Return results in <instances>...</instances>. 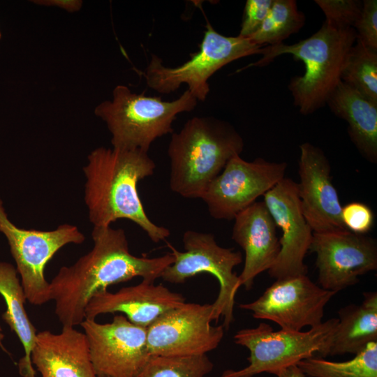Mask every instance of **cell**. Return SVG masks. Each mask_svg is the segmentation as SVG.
I'll return each instance as SVG.
<instances>
[{
	"mask_svg": "<svg viewBox=\"0 0 377 377\" xmlns=\"http://www.w3.org/2000/svg\"><path fill=\"white\" fill-rule=\"evenodd\" d=\"M1 32H0V38H1Z\"/></svg>",
	"mask_w": 377,
	"mask_h": 377,
	"instance_id": "35",
	"label": "cell"
},
{
	"mask_svg": "<svg viewBox=\"0 0 377 377\" xmlns=\"http://www.w3.org/2000/svg\"><path fill=\"white\" fill-rule=\"evenodd\" d=\"M287 163L262 158L246 161L233 156L209 184L200 199L212 217L232 220L285 177Z\"/></svg>",
	"mask_w": 377,
	"mask_h": 377,
	"instance_id": "10",
	"label": "cell"
},
{
	"mask_svg": "<svg viewBox=\"0 0 377 377\" xmlns=\"http://www.w3.org/2000/svg\"><path fill=\"white\" fill-rule=\"evenodd\" d=\"M353 29L357 39L377 51V1L364 0L360 15Z\"/></svg>",
	"mask_w": 377,
	"mask_h": 377,
	"instance_id": "28",
	"label": "cell"
},
{
	"mask_svg": "<svg viewBox=\"0 0 377 377\" xmlns=\"http://www.w3.org/2000/svg\"><path fill=\"white\" fill-rule=\"evenodd\" d=\"M212 304L186 303L165 313L147 327L150 355H206L221 341L223 325L213 326Z\"/></svg>",
	"mask_w": 377,
	"mask_h": 377,
	"instance_id": "12",
	"label": "cell"
},
{
	"mask_svg": "<svg viewBox=\"0 0 377 377\" xmlns=\"http://www.w3.org/2000/svg\"><path fill=\"white\" fill-rule=\"evenodd\" d=\"M338 323L328 345V355H357L377 341V293H364L360 304H350L338 311Z\"/></svg>",
	"mask_w": 377,
	"mask_h": 377,
	"instance_id": "21",
	"label": "cell"
},
{
	"mask_svg": "<svg viewBox=\"0 0 377 377\" xmlns=\"http://www.w3.org/2000/svg\"><path fill=\"white\" fill-rule=\"evenodd\" d=\"M304 14L295 0H273L271 8L260 28L249 39L261 45L283 43L305 24Z\"/></svg>",
	"mask_w": 377,
	"mask_h": 377,
	"instance_id": "24",
	"label": "cell"
},
{
	"mask_svg": "<svg viewBox=\"0 0 377 377\" xmlns=\"http://www.w3.org/2000/svg\"><path fill=\"white\" fill-rule=\"evenodd\" d=\"M31 361L41 377H97L87 337L74 327L37 333Z\"/></svg>",
	"mask_w": 377,
	"mask_h": 377,
	"instance_id": "19",
	"label": "cell"
},
{
	"mask_svg": "<svg viewBox=\"0 0 377 377\" xmlns=\"http://www.w3.org/2000/svg\"><path fill=\"white\" fill-rule=\"evenodd\" d=\"M316 253L319 286L337 293L377 269L376 239L349 230L313 233L309 247Z\"/></svg>",
	"mask_w": 377,
	"mask_h": 377,
	"instance_id": "14",
	"label": "cell"
},
{
	"mask_svg": "<svg viewBox=\"0 0 377 377\" xmlns=\"http://www.w3.org/2000/svg\"><path fill=\"white\" fill-rule=\"evenodd\" d=\"M336 293L313 282L307 274L276 281L257 300L239 307L256 319L272 321L281 330L302 331L323 323L326 304Z\"/></svg>",
	"mask_w": 377,
	"mask_h": 377,
	"instance_id": "11",
	"label": "cell"
},
{
	"mask_svg": "<svg viewBox=\"0 0 377 377\" xmlns=\"http://www.w3.org/2000/svg\"><path fill=\"white\" fill-rule=\"evenodd\" d=\"M84 201L94 227H108L119 219L131 221L158 243L170 231L153 223L138 191V182L151 176L156 164L148 152L98 147L87 156Z\"/></svg>",
	"mask_w": 377,
	"mask_h": 377,
	"instance_id": "2",
	"label": "cell"
},
{
	"mask_svg": "<svg viewBox=\"0 0 377 377\" xmlns=\"http://www.w3.org/2000/svg\"><path fill=\"white\" fill-rule=\"evenodd\" d=\"M112 95L95 113L106 123L113 148L146 152L156 139L174 133L177 116L194 110L198 102L188 89L172 101L133 93L124 85L115 87Z\"/></svg>",
	"mask_w": 377,
	"mask_h": 377,
	"instance_id": "5",
	"label": "cell"
},
{
	"mask_svg": "<svg viewBox=\"0 0 377 377\" xmlns=\"http://www.w3.org/2000/svg\"><path fill=\"white\" fill-rule=\"evenodd\" d=\"M356 38L353 27L339 28L324 22L315 34L297 43L263 47L261 59L237 72L252 66H265L280 55L292 54L304 62L305 72L292 77L288 87L300 112L309 115L326 105L341 81L344 66Z\"/></svg>",
	"mask_w": 377,
	"mask_h": 377,
	"instance_id": "4",
	"label": "cell"
},
{
	"mask_svg": "<svg viewBox=\"0 0 377 377\" xmlns=\"http://www.w3.org/2000/svg\"><path fill=\"white\" fill-rule=\"evenodd\" d=\"M232 239L245 253L240 286L252 288L255 278L274 264L281 246L276 226L264 202H255L234 219Z\"/></svg>",
	"mask_w": 377,
	"mask_h": 377,
	"instance_id": "18",
	"label": "cell"
},
{
	"mask_svg": "<svg viewBox=\"0 0 377 377\" xmlns=\"http://www.w3.org/2000/svg\"><path fill=\"white\" fill-rule=\"evenodd\" d=\"M326 105L334 115L348 123V133L360 154L377 162V103L340 82Z\"/></svg>",
	"mask_w": 377,
	"mask_h": 377,
	"instance_id": "20",
	"label": "cell"
},
{
	"mask_svg": "<svg viewBox=\"0 0 377 377\" xmlns=\"http://www.w3.org/2000/svg\"><path fill=\"white\" fill-rule=\"evenodd\" d=\"M184 302L182 294L172 292L161 283L142 280L116 293L107 290L94 295L85 308V319L119 312L132 323L147 328L163 314Z\"/></svg>",
	"mask_w": 377,
	"mask_h": 377,
	"instance_id": "17",
	"label": "cell"
},
{
	"mask_svg": "<svg viewBox=\"0 0 377 377\" xmlns=\"http://www.w3.org/2000/svg\"><path fill=\"white\" fill-rule=\"evenodd\" d=\"M275 376L276 377H306L297 364L290 365L280 370Z\"/></svg>",
	"mask_w": 377,
	"mask_h": 377,
	"instance_id": "32",
	"label": "cell"
},
{
	"mask_svg": "<svg viewBox=\"0 0 377 377\" xmlns=\"http://www.w3.org/2000/svg\"><path fill=\"white\" fill-rule=\"evenodd\" d=\"M341 82L377 103V51L356 38L344 66Z\"/></svg>",
	"mask_w": 377,
	"mask_h": 377,
	"instance_id": "25",
	"label": "cell"
},
{
	"mask_svg": "<svg viewBox=\"0 0 377 377\" xmlns=\"http://www.w3.org/2000/svg\"><path fill=\"white\" fill-rule=\"evenodd\" d=\"M0 295L6 305L2 319L15 333L24 350V356L18 362L20 374L23 377H36L31 353L36 341V329L25 310L27 298L17 271L6 262H0Z\"/></svg>",
	"mask_w": 377,
	"mask_h": 377,
	"instance_id": "22",
	"label": "cell"
},
{
	"mask_svg": "<svg viewBox=\"0 0 377 377\" xmlns=\"http://www.w3.org/2000/svg\"><path fill=\"white\" fill-rule=\"evenodd\" d=\"M244 146L240 134L226 121L213 117L187 120L179 132L172 133L168 148L171 191L185 198H201Z\"/></svg>",
	"mask_w": 377,
	"mask_h": 377,
	"instance_id": "3",
	"label": "cell"
},
{
	"mask_svg": "<svg viewBox=\"0 0 377 377\" xmlns=\"http://www.w3.org/2000/svg\"><path fill=\"white\" fill-rule=\"evenodd\" d=\"M327 23L339 28L353 27L358 19L362 2L357 0H316Z\"/></svg>",
	"mask_w": 377,
	"mask_h": 377,
	"instance_id": "27",
	"label": "cell"
},
{
	"mask_svg": "<svg viewBox=\"0 0 377 377\" xmlns=\"http://www.w3.org/2000/svg\"><path fill=\"white\" fill-rule=\"evenodd\" d=\"M38 3L43 5H54L62 8H64L68 11L73 12L80 8L82 2L80 1H69V0H57V1H40Z\"/></svg>",
	"mask_w": 377,
	"mask_h": 377,
	"instance_id": "31",
	"label": "cell"
},
{
	"mask_svg": "<svg viewBox=\"0 0 377 377\" xmlns=\"http://www.w3.org/2000/svg\"><path fill=\"white\" fill-rule=\"evenodd\" d=\"M3 339H4V334H3V332H2L1 327L0 326V348L1 349H3L5 352L7 353V350L5 348V347L3 346Z\"/></svg>",
	"mask_w": 377,
	"mask_h": 377,
	"instance_id": "33",
	"label": "cell"
},
{
	"mask_svg": "<svg viewBox=\"0 0 377 377\" xmlns=\"http://www.w3.org/2000/svg\"><path fill=\"white\" fill-rule=\"evenodd\" d=\"M273 0H247L239 36L249 38L260 28L266 18Z\"/></svg>",
	"mask_w": 377,
	"mask_h": 377,
	"instance_id": "30",
	"label": "cell"
},
{
	"mask_svg": "<svg viewBox=\"0 0 377 377\" xmlns=\"http://www.w3.org/2000/svg\"><path fill=\"white\" fill-rule=\"evenodd\" d=\"M213 367L207 355H151L136 377H205Z\"/></svg>",
	"mask_w": 377,
	"mask_h": 377,
	"instance_id": "26",
	"label": "cell"
},
{
	"mask_svg": "<svg viewBox=\"0 0 377 377\" xmlns=\"http://www.w3.org/2000/svg\"><path fill=\"white\" fill-rule=\"evenodd\" d=\"M182 242L183 252L168 244L175 260L164 269L161 278L171 283L180 284L199 274L213 275L220 286L212 304L214 320L222 317V325L228 330L234 320L235 295L241 286L239 276L233 269L242 263V253L232 248L220 246L212 233L188 230L184 232Z\"/></svg>",
	"mask_w": 377,
	"mask_h": 377,
	"instance_id": "8",
	"label": "cell"
},
{
	"mask_svg": "<svg viewBox=\"0 0 377 377\" xmlns=\"http://www.w3.org/2000/svg\"><path fill=\"white\" fill-rule=\"evenodd\" d=\"M91 237L92 249L73 265L61 267L49 283L54 313L63 327L80 325L87 304L96 293L137 276L154 283L175 260L170 252L155 258L131 254L121 228L94 227Z\"/></svg>",
	"mask_w": 377,
	"mask_h": 377,
	"instance_id": "1",
	"label": "cell"
},
{
	"mask_svg": "<svg viewBox=\"0 0 377 377\" xmlns=\"http://www.w3.org/2000/svg\"><path fill=\"white\" fill-rule=\"evenodd\" d=\"M241 36H226L207 22L199 50L177 67L165 66L151 54L143 76L147 86L161 94L176 91L182 84L198 100L204 101L209 92V79L220 68L242 57L261 54L263 47Z\"/></svg>",
	"mask_w": 377,
	"mask_h": 377,
	"instance_id": "7",
	"label": "cell"
},
{
	"mask_svg": "<svg viewBox=\"0 0 377 377\" xmlns=\"http://www.w3.org/2000/svg\"><path fill=\"white\" fill-rule=\"evenodd\" d=\"M297 365L310 377H377V341L346 362H332L313 356Z\"/></svg>",
	"mask_w": 377,
	"mask_h": 377,
	"instance_id": "23",
	"label": "cell"
},
{
	"mask_svg": "<svg viewBox=\"0 0 377 377\" xmlns=\"http://www.w3.org/2000/svg\"><path fill=\"white\" fill-rule=\"evenodd\" d=\"M97 377H108V376H98Z\"/></svg>",
	"mask_w": 377,
	"mask_h": 377,
	"instance_id": "34",
	"label": "cell"
},
{
	"mask_svg": "<svg viewBox=\"0 0 377 377\" xmlns=\"http://www.w3.org/2000/svg\"><path fill=\"white\" fill-rule=\"evenodd\" d=\"M0 232L9 245L27 300L38 306L51 300L44 275L47 263L63 246L85 239L77 226L68 223L47 231L19 228L9 219L1 198Z\"/></svg>",
	"mask_w": 377,
	"mask_h": 377,
	"instance_id": "9",
	"label": "cell"
},
{
	"mask_svg": "<svg viewBox=\"0 0 377 377\" xmlns=\"http://www.w3.org/2000/svg\"><path fill=\"white\" fill-rule=\"evenodd\" d=\"M80 325L97 376L136 377L151 356L147 328L132 323L126 316L116 315L104 324L84 319Z\"/></svg>",
	"mask_w": 377,
	"mask_h": 377,
	"instance_id": "13",
	"label": "cell"
},
{
	"mask_svg": "<svg viewBox=\"0 0 377 377\" xmlns=\"http://www.w3.org/2000/svg\"><path fill=\"white\" fill-rule=\"evenodd\" d=\"M263 198L276 227L282 232L280 252L268 270L269 276L279 279L307 274L304 259L313 232L301 208L297 183L285 177L265 193Z\"/></svg>",
	"mask_w": 377,
	"mask_h": 377,
	"instance_id": "15",
	"label": "cell"
},
{
	"mask_svg": "<svg viewBox=\"0 0 377 377\" xmlns=\"http://www.w3.org/2000/svg\"><path fill=\"white\" fill-rule=\"evenodd\" d=\"M338 321L332 318L306 332L274 331L265 323L240 330L235 334L234 342L249 350V365L238 370H226L222 377H253L263 372L275 375L309 357L325 358Z\"/></svg>",
	"mask_w": 377,
	"mask_h": 377,
	"instance_id": "6",
	"label": "cell"
},
{
	"mask_svg": "<svg viewBox=\"0 0 377 377\" xmlns=\"http://www.w3.org/2000/svg\"><path fill=\"white\" fill-rule=\"evenodd\" d=\"M341 219L348 230L355 234L364 235L372 228L374 216L367 205L353 202L342 207Z\"/></svg>",
	"mask_w": 377,
	"mask_h": 377,
	"instance_id": "29",
	"label": "cell"
},
{
	"mask_svg": "<svg viewBox=\"0 0 377 377\" xmlns=\"http://www.w3.org/2000/svg\"><path fill=\"white\" fill-rule=\"evenodd\" d=\"M300 150L298 193L306 221L316 233L347 231L329 160L320 148L310 142L300 145Z\"/></svg>",
	"mask_w": 377,
	"mask_h": 377,
	"instance_id": "16",
	"label": "cell"
}]
</instances>
